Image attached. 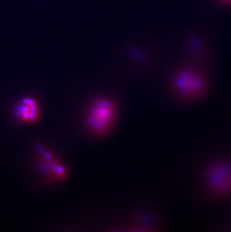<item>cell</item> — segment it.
Masks as SVG:
<instances>
[{"instance_id": "obj_3", "label": "cell", "mask_w": 231, "mask_h": 232, "mask_svg": "<svg viewBox=\"0 0 231 232\" xmlns=\"http://www.w3.org/2000/svg\"><path fill=\"white\" fill-rule=\"evenodd\" d=\"M115 117V108L109 99L99 98L95 100L87 115V125L93 132L102 133L108 130Z\"/></svg>"}, {"instance_id": "obj_1", "label": "cell", "mask_w": 231, "mask_h": 232, "mask_svg": "<svg viewBox=\"0 0 231 232\" xmlns=\"http://www.w3.org/2000/svg\"><path fill=\"white\" fill-rule=\"evenodd\" d=\"M205 184L213 196L224 198L231 195V162L218 160L211 164L205 172Z\"/></svg>"}, {"instance_id": "obj_2", "label": "cell", "mask_w": 231, "mask_h": 232, "mask_svg": "<svg viewBox=\"0 0 231 232\" xmlns=\"http://www.w3.org/2000/svg\"><path fill=\"white\" fill-rule=\"evenodd\" d=\"M173 84L176 93L184 100H197L204 96L207 90L204 77L191 69H182L178 72Z\"/></svg>"}, {"instance_id": "obj_4", "label": "cell", "mask_w": 231, "mask_h": 232, "mask_svg": "<svg viewBox=\"0 0 231 232\" xmlns=\"http://www.w3.org/2000/svg\"><path fill=\"white\" fill-rule=\"evenodd\" d=\"M38 106L36 101L32 98H26L17 106L15 116L22 121L29 123L38 118Z\"/></svg>"}]
</instances>
